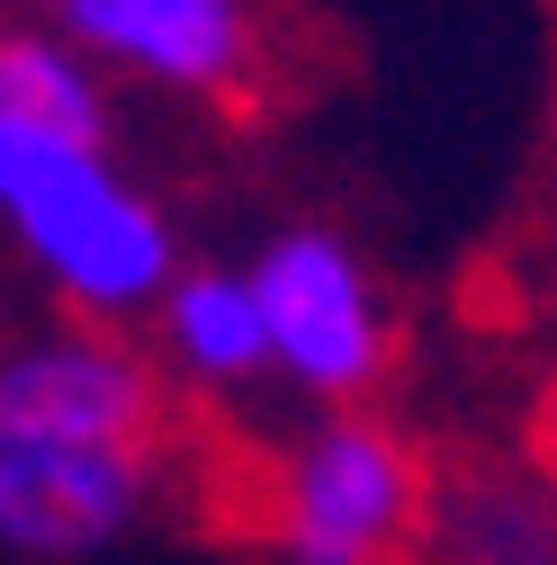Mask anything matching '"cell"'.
<instances>
[{
    "mask_svg": "<svg viewBox=\"0 0 557 565\" xmlns=\"http://www.w3.org/2000/svg\"><path fill=\"white\" fill-rule=\"evenodd\" d=\"M0 225L19 260L73 306V323H126L154 315L180 278L171 216L117 171L108 145H73L0 108Z\"/></svg>",
    "mask_w": 557,
    "mask_h": 565,
    "instance_id": "6da1fadb",
    "label": "cell"
},
{
    "mask_svg": "<svg viewBox=\"0 0 557 565\" xmlns=\"http://www.w3.org/2000/svg\"><path fill=\"white\" fill-rule=\"evenodd\" d=\"M243 278H252V306L270 332V369L297 395H315L324 413H351L387 377V360H396L387 297L333 225H278L243 260Z\"/></svg>",
    "mask_w": 557,
    "mask_h": 565,
    "instance_id": "7a4b0ae2",
    "label": "cell"
},
{
    "mask_svg": "<svg viewBox=\"0 0 557 565\" xmlns=\"http://www.w3.org/2000/svg\"><path fill=\"white\" fill-rule=\"evenodd\" d=\"M423 521V458L378 413H324L270 484L278 565H387Z\"/></svg>",
    "mask_w": 557,
    "mask_h": 565,
    "instance_id": "3957f363",
    "label": "cell"
},
{
    "mask_svg": "<svg viewBox=\"0 0 557 565\" xmlns=\"http://www.w3.org/2000/svg\"><path fill=\"white\" fill-rule=\"evenodd\" d=\"M0 431L91 440V449H162V377L108 323H54L0 341Z\"/></svg>",
    "mask_w": 557,
    "mask_h": 565,
    "instance_id": "277c9868",
    "label": "cell"
},
{
    "mask_svg": "<svg viewBox=\"0 0 557 565\" xmlns=\"http://www.w3.org/2000/svg\"><path fill=\"white\" fill-rule=\"evenodd\" d=\"M99 73L154 82L171 99L261 90V0H45Z\"/></svg>",
    "mask_w": 557,
    "mask_h": 565,
    "instance_id": "5b68a950",
    "label": "cell"
},
{
    "mask_svg": "<svg viewBox=\"0 0 557 565\" xmlns=\"http://www.w3.org/2000/svg\"><path fill=\"white\" fill-rule=\"evenodd\" d=\"M162 449H91L45 431H0V547L10 556H99L145 521Z\"/></svg>",
    "mask_w": 557,
    "mask_h": 565,
    "instance_id": "8992f818",
    "label": "cell"
},
{
    "mask_svg": "<svg viewBox=\"0 0 557 565\" xmlns=\"http://www.w3.org/2000/svg\"><path fill=\"white\" fill-rule=\"evenodd\" d=\"M154 350L162 369L198 395H234L270 369V332H261V306H252V278L243 269H217V260H189L171 278V297L154 306Z\"/></svg>",
    "mask_w": 557,
    "mask_h": 565,
    "instance_id": "52a82bcc",
    "label": "cell"
},
{
    "mask_svg": "<svg viewBox=\"0 0 557 565\" xmlns=\"http://www.w3.org/2000/svg\"><path fill=\"white\" fill-rule=\"evenodd\" d=\"M0 108L45 135H73V145H108L117 135L108 73L63 28H0Z\"/></svg>",
    "mask_w": 557,
    "mask_h": 565,
    "instance_id": "ba28073f",
    "label": "cell"
}]
</instances>
